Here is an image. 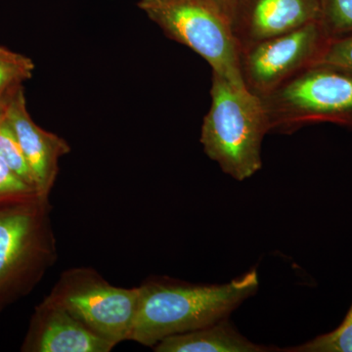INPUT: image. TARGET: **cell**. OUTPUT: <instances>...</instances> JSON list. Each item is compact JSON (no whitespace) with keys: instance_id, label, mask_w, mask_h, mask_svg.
<instances>
[{"instance_id":"cell-1","label":"cell","mask_w":352,"mask_h":352,"mask_svg":"<svg viewBox=\"0 0 352 352\" xmlns=\"http://www.w3.org/2000/svg\"><path fill=\"white\" fill-rule=\"evenodd\" d=\"M252 270L229 283L195 285L168 277L149 278L139 286L138 311L131 340L148 347L170 336L208 327L258 292Z\"/></svg>"},{"instance_id":"cell-2","label":"cell","mask_w":352,"mask_h":352,"mask_svg":"<svg viewBox=\"0 0 352 352\" xmlns=\"http://www.w3.org/2000/svg\"><path fill=\"white\" fill-rule=\"evenodd\" d=\"M210 98L201 129L204 152L226 175L244 182L263 166L261 146L270 132L264 102L243 83L215 73Z\"/></svg>"},{"instance_id":"cell-3","label":"cell","mask_w":352,"mask_h":352,"mask_svg":"<svg viewBox=\"0 0 352 352\" xmlns=\"http://www.w3.org/2000/svg\"><path fill=\"white\" fill-rule=\"evenodd\" d=\"M50 197L0 208V314L25 298L56 263Z\"/></svg>"},{"instance_id":"cell-4","label":"cell","mask_w":352,"mask_h":352,"mask_svg":"<svg viewBox=\"0 0 352 352\" xmlns=\"http://www.w3.org/2000/svg\"><path fill=\"white\" fill-rule=\"evenodd\" d=\"M138 7L168 38L203 58L212 73L243 83L240 48L226 9L215 0H139Z\"/></svg>"},{"instance_id":"cell-5","label":"cell","mask_w":352,"mask_h":352,"mask_svg":"<svg viewBox=\"0 0 352 352\" xmlns=\"http://www.w3.org/2000/svg\"><path fill=\"white\" fill-rule=\"evenodd\" d=\"M270 132L291 134L309 124L352 129V71L314 66L263 99Z\"/></svg>"},{"instance_id":"cell-6","label":"cell","mask_w":352,"mask_h":352,"mask_svg":"<svg viewBox=\"0 0 352 352\" xmlns=\"http://www.w3.org/2000/svg\"><path fill=\"white\" fill-rule=\"evenodd\" d=\"M46 296L116 346L131 340L139 286H115L94 268L75 267L64 271Z\"/></svg>"},{"instance_id":"cell-7","label":"cell","mask_w":352,"mask_h":352,"mask_svg":"<svg viewBox=\"0 0 352 352\" xmlns=\"http://www.w3.org/2000/svg\"><path fill=\"white\" fill-rule=\"evenodd\" d=\"M329 41L317 21L245 48L240 52L245 87L263 100L298 74L316 66Z\"/></svg>"},{"instance_id":"cell-8","label":"cell","mask_w":352,"mask_h":352,"mask_svg":"<svg viewBox=\"0 0 352 352\" xmlns=\"http://www.w3.org/2000/svg\"><path fill=\"white\" fill-rule=\"evenodd\" d=\"M226 12L240 52L320 21V0H229Z\"/></svg>"},{"instance_id":"cell-9","label":"cell","mask_w":352,"mask_h":352,"mask_svg":"<svg viewBox=\"0 0 352 352\" xmlns=\"http://www.w3.org/2000/svg\"><path fill=\"white\" fill-rule=\"evenodd\" d=\"M1 106L19 141L39 195L50 197L59 173L60 160L71 152L69 143L34 122L28 111L22 85L7 94Z\"/></svg>"},{"instance_id":"cell-10","label":"cell","mask_w":352,"mask_h":352,"mask_svg":"<svg viewBox=\"0 0 352 352\" xmlns=\"http://www.w3.org/2000/svg\"><path fill=\"white\" fill-rule=\"evenodd\" d=\"M116 344L45 296L34 308L21 351L110 352Z\"/></svg>"},{"instance_id":"cell-11","label":"cell","mask_w":352,"mask_h":352,"mask_svg":"<svg viewBox=\"0 0 352 352\" xmlns=\"http://www.w3.org/2000/svg\"><path fill=\"white\" fill-rule=\"evenodd\" d=\"M156 352H266L277 351L248 340L228 318L208 327L170 336L153 347Z\"/></svg>"},{"instance_id":"cell-12","label":"cell","mask_w":352,"mask_h":352,"mask_svg":"<svg viewBox=\"0 0 352 352\" xmlns=\"http://www.w3.org/2000/svg\"><path fill=\"white\" fill-rule=\"evenodd\" d=\"M34 69L31 58L0 46V100L32 78Z\"/></svg>"},{"instance_id":"cell-13","label":"cell","mask_w":352,"mask_h":352,"mask_svg":"<svg viewBox=\"0 0 352 352\" xmlns=\"http://www.w3.org/2000/svg\"><path fill=\"white\" fill-rule=\"evenodd\" d=\"M288 352H352V302L342 323L335 330L308 340Z\"/></svg>"},{"instance_id":"cell-14","label":"cell","mask_w":352,"mask_h":352,"mask_svg":"<svg viewBox=\"0 0 352 352\" xmlns=\"http://www.w3.org/2000/svg\"><path fill=\"white\" fill-rule=\"evenodd\" d=\"M1 100H0V159L3 160L10 166L11 170L16 175H19L24 182L29 183L36 189V182L25 162L17 136L4 115Z\"/></svg>"},{"instance_id":"cell-15","label":"cell","mask_w":352,"mask_h":352,"mask_svg":"<svg viewBox=\"0 0 352 352\" xmlns=\"http://www.w3.org/2000/svg\"><path fill=\"white\" fill-rule=\"evenodd\" d=\"M320 23L330 39L352 34V0H320Z\"/></svg>"},{"instance_id":"cell-16","label":"cell","mask_w":352,"mask_h":352,"mask_svg":"<svg viewBox=\"0 0 352 352\" xmlns=\"http://www.w3.org/2000/svg\"><path fill=\"white\" fill-rule=\"evenodd\" d=\"M38 196H41L38 190L24 182L0 159V208Z\"/></svg>"},{"instance_id":"cell-17","label":"cell","mask_w":352,"mask_h":352,"mask_svg":"<svg viewBox=\"0 0 352 352\" xmlns=\"http://www.w3.org/2000/svg\"><path fill=\"white\" fill-rule=\"evenodd\" d=\"M319 65L352 71V34L330 39L316 66Z\"/></svg>"},{"instance_id":"cell-18","label":"cell","mask_w":352,"mask_h":352,"mask_svg":"<svg viewBox=\"0 0 352 352\" xmlns=\"http://www.w3.org/2000/svg\"><path fill=\"white\" fill-rule=\"evenodd\" d=\"M215 1L219 2L220 6L223 7V8L226 9V6H227V3H228L229 0H215Z\"/></svg>"}]
</instances>
